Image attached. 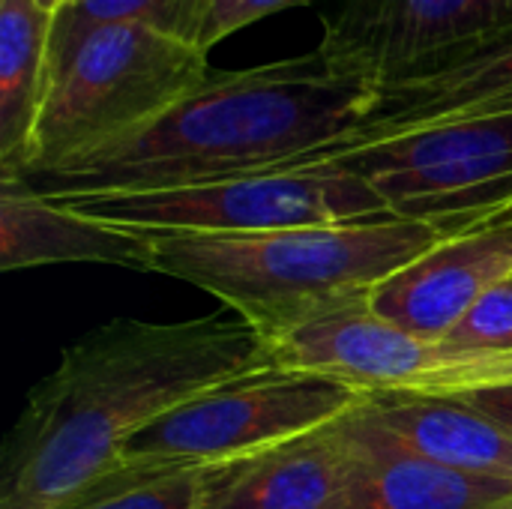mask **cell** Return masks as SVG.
<instances>
[{"instance_id": "cell-13", "label": "cell", "mask_w": 512, "mask_h": 509, "mask_svg": "<svg viewBox=\"0 0 512 509\" xmlns=\"http://www.w3.org/2000/svg\"><path fill=\"white\" fill-rule=\"evenodd\" d=\"M48 264H108L156 273V252L144 228L84 216L42 198L18 177H0V267Z\"/></svg>"}, {"instance_id": "cell-5", "label": "cell", "mask_w": 512, "mask_h": 509, "mask_svg": "<svg viewBox=\"0 0 512 509\" xmlns=\"http://www.w3.org/2000/svg\"><path fill=\"white\" fill-rule=\"evenodd\" d=\"M57 204L111 225L177 234H264L396 213L366 177L336 159H306L165 192L78 195Z\"/></svg>"}, {"instance_id": "cell-20", "label": "cell", "mask_w": 512, "mask_h": 509, "mask_svg": "<svg viewBox=\"0 0 512 509\" xmlns=\"http://www.w3.org/2000/svg\"><path fill=\"white\" fill-rule=\"evenodd\" d=\"M312 0H189L177 36L207 54L213 45L228 39L231 33L276 15L282 9L306 6Z\"/></svg>"}, {"instance_id": "cell-8", "label": "cell", "mask_w": 512, "mask_h": 509, "mask_svg": "<svg viewBox=\"0 0 512 509\" xmlns=\"http://www.w3.org/2000/svg\"><path fill=\"white\" fill-rule=\"evenodd\" d=\"M512 27V0H342L324 18L318 54L378 87Z\"/></svg>"}, {"instance_id": "cell-25", "label": "cell", "mask_w": 512, "mask_h": 509, "mask_svg": "<svg viewBox=\"0 0 512 509\" xmlns=\"http://www.w3.org/2000/svg\"><path fill=\"white\" fill-rule=\"evenodd\" d=\"M495 509H512V501L510 504H501V507H495Z\"/></svg>"}, {"instance_id": "cell-14", "label": "cell", "mask_w": 512, "mask_h": 509, "mask_svg": "<svg viewBox=\"0 0 512 509\" xmlns=\"http://www.w3.org/2000/svg\"><path fill=\"white\" fill-rule=\"evenodd\" d=\"M363 408L402 450L459 474L512 486V432L459 399L381 393L369 396Z\"/></svg>"}, {"instance_id": "cell-15", "label": "cell", "mask_w": 512, "mask_h": 509, "mask_svg": "<svg viewBox=\"0 0 512 509\" xmlns=\"http://www.w3.org/2000/svg\"><path fill=\"white\" fill-rule=\"evenodd\" d=\"M363 405L351 414L354 471L342 509H495L512 501L510 483L459 474L402 450Z\"/></svg>"}, {"instance_id": "cell-7", "label": "cell", "mask_w": 512, "mask_h": 509, "mask_svg": "<svg viewBox=\"0 0 512 509\" xmlns=\"http://www.w3.org/2000/svg\"><path fill=\"white\" fill-rule=\"evenodd\" d=\"M369 396L330 378L276 366L210 387L138 432L120 459L222 465L324 429Z\"/></svg>"}, {"instance_id": "cell-1", "label": "cell", "mask_w": 512, "mask_h": 509, "mask_svg": "<svg viewBox=\"0 0 512 509\" xmlns=\"http://www.w3.org/2000/svg\"><path fill=\"white\" fill-rule=\"evenodd\" d=\"M267 366V345L240 318L102 324L27 396L3 447L0 509H60L153 420Z\"/></svg>"}, {"instance_id": "cell-16", "label": "cell", "mask_w": 512, "mask_h": 509, "mask_svg": "<svg viewBox=\"0 0 512 509\" xmlns=\"http://www.w3.org/2000/svg\"><path fill=\"white\" fill-rule=\"evenodd\" d=\"M54 12L36 0H0V177H21L48 87Z\"/></svg>"}, {"instance_id": "cell-17", "label": "cell", "mask_w": 512, "mask_h": 509, "mask_svg": "<svg viewBox=\"0 0 512 509\" xmlns=\"http://www.w3.org/2000/svg\"><path fill=\"white\" fill-rule=\"evenodd\" d=\"M207 468L120 459L60 509H198Z\"/></svg>"}, {"instance_id": "cell-9", "label": "cell", "mask_w": 512, "mask_h": 509, "mask_svg": "<svg viewBox=\"0 0 512 509\" xmlns=\"http://www.w3.org/2000/svg\"><path fill=\"white\" fill-rule=\"evenodd\" d=\"M267 351L276 369L330 378L366 396L417 393L432 375L468 360L396 327L372 303L312 321L270 342Z\"/></svg>"}, {"instance_id": "cell-10", "label": "cell", "mask_w": 512, "mask_h": 509, "mask_svg": "<svg viewBox=\"0 0 512 509\" xmlns=\"http://www.w3.org/2000/svg\"><path fill=\"white\" fill-rule=\"evenodd\" d=\"M510 279L512 213L441 240L390 276L372 294V309L426 342H441L480 297Z\"/></svg>"}, {"instance_id": "cell-3", "label": "cell", "mask_w": 512, "mask_h": 509, "mask_svg": "<svg viewBox=\"0 0 512 509\" xmlns=\"http://www.w3.org/2000/svg\"><path fill=\"white\" fill-rule=\"evenodd\" d=\"M147 234L156 273L219 297L264 345L372 303L390 276L447 240L441 225L399 213L264 234Z\"/></svg>"}, {"instance_id": "cell-23", "label": "cell", "mask_w": 512, "mask_h": 509, "mask_svg": "<svg viewBox=\"0 0 512 509\" xmlns=\"http://www.w3.org/2000/svg\"><path fill=\"white\" fill-rule=\"evenodd\" d=\"M36 3H39L42 9H48V12H54V15H57V9H60L66 0H36Z\"/></svg>"}, {"instance_id": "cell-12", "label": "cell", "mask_w": 512, "mask_h": 509, "mask_svg": "<svg viewBox=\"0 0 512 509\" xmlns=\"http://www.w3.org/2000/svg\"><path fill=\"white\" fill-rule=\"evenodd\" d=\"M351 414L276 447L210 465L198 509H342L354 471Z\"/></svg>"}, {"instance_id": "cell-22", "label": "cell", "mask_w": 512, "mask_h": 509, "mask_svg": "<svg viewBox=\"0 0 512 509\" xmlns=\"http://www.w3.org/2000/svg\"><path fill=\"white\" fill-rule=\"evenodd\" d=\"M453 399H459L462 405L498 420L501 426H507L512 432V384H498V387H480V390H465L456 393Z\"/></svg>"}, {"instance_id": "cell-18", "label": "cell", "mask_w": 512, "mask_h": 509, "mask_svg": "<svg viewBox=\"0 0 512 509\" xmlns=\"http://www.w3.org/2000/svg\"><path fill=\"white\" fill-rule=\"evenodd\" d=\"M189 0H66L51 27L48 60L105 24H147L177 36Z\"/></svg>"}, {"instance_id": "cell-11", "label": "cell", "mask_w": 512, "mask_h": 509, "mask_svg": "<svg viewBox=\"0 0 512 509\" xmlns=\"http://www.w3.org/2000/svg\"><path fill=\"white\" fill-rule=\"evenodd\" d=\"M501 111H512V27L381 84L369 123L339 150Z\"/></svg>"}, {"instance_id": "cell-2", "label": "cell", "mask_w": 512, "mask_h": 509, "mask_svg": "<svg viewBox=\"0 0 512 509\" xmlns=\"http://www.w3.org/2000/svg\"><path fill=\"white\" fill-rule=\"evenodd\" d=\"M378 84L336 72L318 51L210 72L147 126L18 177L42 198L165 192L327 156L372 117Z\"/></svg>"}, {"instance_id": "cell-24", "label": "cell", "mask_w": 512, "mask_h": 509, "mask_svg": "<svg viewBox=\"0 0 512 509\" xmlns=\"http://www.w3.org/2000/svg\"><path fill=\"white\" fill-rule=\"evenodd\" d=\"M504 213H512V204L510 207H504V210H498V213H492V216H504ZM492 216H486V219H492ZM486 219H483V222H486ZM477 225H480V222H477Z\"/></svg>"}, {"instance_id": "cell-19", "label": "cell", "mask_w": 512, "mask_h": 509, "mask_svg": "<svg viewBox=\"0 0 512 509\" xmlns=\"http://www.w3.org/2000/svg\"><path fill=\"white\" fill-rule=\"evenodd\" d=\"M441 345L462 360L512 354V279L480 297L441 339Z\"/></svg>"}, {"instance_id": "cell-21", "label": "cell", "mask_w": 512, "mask_h": 509, "mask_svg": "<svg viewBox=\"0 0 512 509\" xmlns=\"http://www.w3.org/2000/svg\"><path fill=\"white\" fill-rule=\"evenodd\" d=\"M512 384V354L507 357H468L465 363H456L417 390L420 396H456L465 390H480V387H498Z\"/></svg>"}, {"instance_id": "cell-4", "label": "cell", "mask_w": 512, "mask_h": 509, "mask_svg": "<svg viewBox=\"0 0 512 509\" xmlns=\"http://www.w3.org/2000/svg\"><path fill=\"white\" fill-rule=\"evenodd\" d=\"M210 75L207 54L147 24H105L48 60L27 174L99 150L168 111Z\"/></svg>"}, {"instance_id": "cell-6", "label": "cell", "mask_w": 512, "mask_h": 509, "mask_svg": "<svg viewBox=\"0 0 512 509\" xmlns=\"http://www.w3.org/2000/svg\"><path fill=\"white\" fill-rule=\"evenodd\" d=\"M366 177L399 216L447 237L512 204V111L426 126L330 156Z\"/></svg>"}]
</instances>
